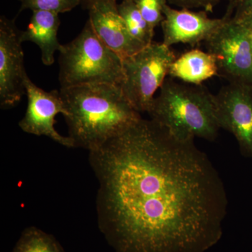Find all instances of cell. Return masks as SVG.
<instances>
[{"label":"cell","instance_id":"obj_1","mask_svg":"<svg viewBox=\"0 0 252 252\" xmlns=\"http://www.w3.org/2000/svg\"><path fill=\"white\" fill-rule=\"evenodd\" d=\"M89 159L97 224L114 252H206L221 238L228 196L194 140L142 118Z\"/></svg>","mask_w":252,"mask_h":252},{"label":"cell","instance_id":"obj_2","mask_svg":"<svg viewBox=\"0 0 252 252\" xmlns=\"http://www.w3.org/2000/svg\"><path fill=\"white\" fill-rule=\"evenodd\" d=\"M69 137L75 147L99 148L142 119L120 86L98 84L61 88Z\"/></svg>","mask_w":252,"mask_h":252},{"label":"cell","instance_id":"obj_3","mask_svg":"<svg viewBox=\"0 0 252 252\" xmlns=\"http://www.w3.org/2000/svg\"><path fill=\"white\" fill-rule=\"evenodd\" d=\"M151 119L176 138L195 137L214 141L220 127L215 114L214 94L202 85L177 82L167 78L154 99Z\"/></svg>","mask_w":252,"mask_h":252},{"label":"cell","instance_id":"obj_4","mask_svg":"<svg viewBox=\"0 0 252 252\" xmlns=\"http://www.w3.org/2000/svg\"><path fill=\"white\" fill-rule=\"evenodd\" d=\"M59 52L61 88L107 84L121 86L122 59L101 41L89 20L79 34Z\"/></svg>","mask_w":252,"mask_h":252},{"label":"cell","instance_id":"obj_5","mask_svg":"<svg viewBox=\"0 0 252 252\" xmlns=\"http://www.w3.org/2000/svg\"><path fill=\"white\" fill-rule=\"evenodd\" d=\"M175 59L171 47L153 41L122 60L124 79L120 87L137 112H150L156 93L166 80Z\"/></svg>","mask_w":252,"mask_h":252},{"label":"cell","instance_id":"obj_6","mask_svg":"<svg viewBox=\"0 0 252 252\" xmlns=\"http://www.w3.org/2000/svg\"><path fill=\"white\" fill-rule=\"evenodd\" d=\"M233 11L229 4L224 23L205 42L216 59L219 75L252 86V32L245 21L232 16Z\"/></svg>","mask_w":252,"mask_h":252},{"label":"cell","instance_id":"obj_7","mask_svg":"<svg viewBox=\"0 0 252 252\" xmlns=\"http://www.w3.org/2000/svg\"><path fill=\"white\" fill-rule=\"evenodd\" d=\"M21 31L14 20L0 18V105L9 109L19 103L26 94L28 77L24 65Z\"/></svg>","mask_w":252,"mask_h":252},{"label":"cell","instance_id":"obj_8","mask_svg":"<svg viewBox=\"0 0 252 252\" xmlns=\"http://www.w3.org/2000/svg\"><path fill=\"white\" fill-rule=\"evenodd\" d=\"M220 128L235 136L242 154L252 158V86L230 82L214 95Z\"/></svg>","mask_w":252,"mask_h":252},{"label":"cell","instance_id":"obj_9","mask_svg":"<svg viewBox=\"0 0 252 252\" xmlns=\"http://www.w3.org/2000/svg\"><path fill=\"white\" fill-rule=\"evenodd\" d=\"M25 88L28 107L24 117L19 122L21 130L32 135L46 136L68 148L75 147L70 137L61 135L55 127L56 116L62 114L65 117L67 114L60 91L46 92L28 77Z\"/></svg>","mask_w":252,"mask_h":252},{"label":"cell","instance_id":"obj_10","mask_svg":"<svg viewBox=\"0 0 252 252\" xmlns=\"http://www.w3.org/2000/svg\"><path fill=\"white\" fill-rule=\"evenodd\" d=\"M207 11L176 9L166 3L164 5V20L161 23L163 40L168 47L177 44L191 46L205 42L222 26L226 16L210 18Z\"/></svg>","mask_w":252,"mask_h":252},{"label":"cell","instance_id":"obj_11","mask_svg":"<svg viewBox=\"0 0 252 252\" xmlns=\"http://www.w3.org/2000/svg\"><path fill=\"white\" fill-rule=\"evenodd\" d=\"M88 11L96 34L122 60L146 47L129 32L119 14L117 0H97Z\"/></svg>","mask_w":252,"mask_h":252},{"label":"cell","instance_id":"obj_12","mask_svg":"<svg viewBox=\"0 0 252 252\" xmlns=\"http://www.w3.org/2000/svg\"><path fill=\"white\" fill-rule=\"evenodd\" d=\"M60 25L61 21L57 13L32 11L27 29L21 32L22 42L31 41L39 46L41 61L46 66L54 64L55 54L62 46L58 39Z\"/></svg>","mask_w":252,"mask_h":252},{"label":"cell","instance_id":"obj_13","mask_svg":"<svg viewBox=\"0 0 252 252\" xmlns=\"http://www.w3.org/2000/svg\"><path fill=\"white\" fill-rule=\"evenodd\" d=\"M218 75L219 68L215 56L208 51L195 49L176 58L168 77L186 84L201 85L204 81Z\"/></svg>","mask_w":252,"mask_h":252},{"label":"cell","instance_id":"obj_14","mask_svg":"<svg viewBox=\"0 0 252 252\" xmlns=\"http://www.w3.org/2000/svg\"><path fill=\"white\" fill-rule=\"evenodd\" d=\"M118 9L132 37L147 46L153 42L154 31L146 21L134 0H122Z\"/></svg>","mask_w":252,"mask_h":252},{"label":"cell","instance_id":"obj_15","mask_svg":"<svg viewBox=\"0 0 252 252\" xmlns=\"http://www.w3.org/2000/svg\"><path fill=\"white\" fill-rule=\"evenodd\" d=\"M11 252H65L52 235L34 226L23 230Z\"/></svg>","mask_w":252,"mask_h":252},{"label":"cell","instance_id":"obj_16","mask_svg":"<svg viewBox=\"0 0 252 252\" xmlns=\"http://www.w3.org/2000/svg\"><path fill=\"white\" fill-rule=\"evenodd\" d=\"M20 11L25 9L32 11H47L61 14L68 12L80 5V0H19Z\"/></svg>","mask_w":252,"mask_h":252},{"label":"cell","instance_id":"obj_17","mask_svg":"<svg viewBox=\"0 0 252 252\" xmlns=\"http://www.w3.org/2000/svg\"><path fill=\"white\" fill-rule=\"evenodd\" d=\"M141 14L155 31L164 20L163 7L167 0H134Z\"/></svg>","mask_w":252,"mask_h":252},{"label":"cell","instance_id":"obj_18","mask_svg":"<svg viewBox=\"0 0 252 252\" xmlns=\"http://www.w3.org/2000/svg\"><path fill=\"white\" fill-rule=\"evenodd\" d=\"M220 0H167V4L180 9H203L207 12H212Z\"/></svg>","mask_w":252,"mask_h":252},{"label":"cell","instance_id":"obj_19","mask_svg":"<svg viewBox=\"0 0 252 252\" xmlns=\"http://www.w3.org/2000/svg\"><path fill=\"white\" fill-rule=\"evenodd\" d=\"M230 4L234 6L235 18L243 19L252 16V0H233Z\"/></svg>","mask_w":252,"mask_h":252},{"label":"cell","instance_id":"obj_20","mask_svg":"<svg viewBox=\"0 0 252 252\" xmlns=\"http://www.w3.org/2000/svg\"><path fill=\"white\" fill-rule=\"evenodd\" d=\"M97 0H80V5L84 9H89L91 5L94 4Z\"/></svg>","mask_w":252,"mask_h":252},{"label":"cell","instance_id":"obj_21","mask_svg":"<svg viewBox=\"0 0 252 252\" xmlns=\"http://www.w3.org/2000/svg\"><path fill=\"white\" fill-rule=\"evenodd\" d=\"M234 17V16H233ZM239 19V18H238ZM242 21H245V23H247V25L249 26V28H250V29L251 30V31L252 32V16H250V17L243 18Z\"/></svg>","mask_w":252,"mask_h":252},{"label":"cell","instance_id":"obj_22","mask_svg":"<svg viewBox=\"0 0 252 252\" xmlns=\"http://www.w3.org/2000/svg\"><path fill=\"white\" fill-rule=\"evenodd\" d=\"M228 1H230H230H233V0H228Z\"/></svg>","mask_w":252,"mask_h":252},{"label":"cell","instance_id":"obj_23","mask_svg":"<svg viewBox=\"0 0 252 252\" xmlns=\"http://www.w3.org/2000/svg\"><path fill=\"white\" fill-rule=\"evenodd\" d=\"M252 32V31H251ZM251 36H252V34H251Z\"/></svg>","mask_w":252,"mask_h":252}]
</instances>
